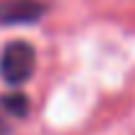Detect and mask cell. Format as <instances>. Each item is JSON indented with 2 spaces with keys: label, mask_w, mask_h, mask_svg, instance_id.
<instances>
[{
  "label": "cell",
  "mask_w": 135,
  "mask_h": 135,
  "mask_svg": "<svg viewBox=\"0 0 135 135\" xmlns=\"http://www.w3.org/2000/svg\"><path fill=\"white\" fill-rule=\"evenodd\" d=\"M36 68V52L26 42H11L0 55V75L8 83H26Z\"/></svg>",
  "instance_id": "cell-1"
},
{
  "label": "cell",
  "mask_w": 135,
  "mask_h": 135,
  "mask_svg": "<svg viewBox=\"0 0 135 135\" xmlns=\"http://www.w3.org/2000/svg\"><path fill=\"white\" fill-rule=\"evenodd\" d=\"M44 13L39 0H0V23H34Z\"/></svg>",
  "instance_id": "cell-2"
}]
</instances>
